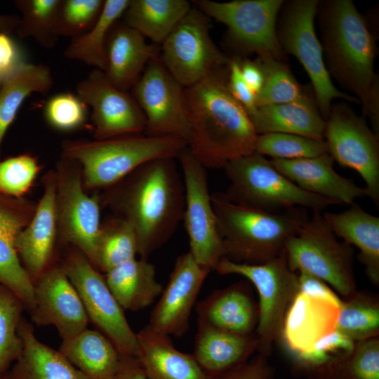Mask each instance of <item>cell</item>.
I'll list each match as a JSON object with an SVG mask.
<instances>
[{"label":"cell","instance_id":"1","mask_svg":"<svg viewBox=\"0 0 379 379\" xmlns=\"http://www.w3.org/2000/svg\"><path fill=\"white\" fill-rule=\"evenodd\" d=\"M177 159L147 161L105 189L100 201L133 227L138 254L147 260L175 233L182 221L185 194Z\"/></svg>","mask_w":379,"mask_h":379},{"label":"cell","instance_id":"2","mask_svg":"<svg viewBox=\"0 0 379 379\" xmlns=\"http://www.w3.org/2000/svg\"><path fill=\"white\" fill-rule=\"evenodd\" d=\"M228 65L185 88L190 123L187 147L206 168L255 152L258 134L228 88Z\"/></svg>","mask_w":379,"mask_h":379},{"label":"cell","instance_id":"3","mask_svg":"<svg viewBox=\"0 0 379 379\" xmlns=\"http://www.w3.org/2000/svg\"><path fill=\"white\" fill-rule=\"evenodd\" d=\"M323 54L330 76L354 94L363 117L379 109V81L374 72L375 39L351 0L320 1L317 13Z\"/></svg>","mask_w":379,"mask_h":379},{"label":"cell","instance_id":"4","mask_svg":"<svg viewBox=\"0 0 379 379\" xmlns=\"http://www.w3.org/2000/svg\"><path fill=\"white\" fill-rule=\"evenodd\" d=\"M211 199L224 258L237 263L258 265L279 256L287 239L310 218L303 207L270 213L234 204L222 192Z\"/></svg>","mask_w":379,"mask_h":379},{"label":"cell","instance_id":"5","mask_svg":"<svg viewBox=\"0 0 379 379\" xmlns=\"http://www.w3.org/2000/svg\"><path fill=\"white\" fill-rule=\"evenodd\" d=\"M187 147V142L176 136L134 134L105 140H66L62 157L81 166L84 187L107 189L147 161L177 159Z\"/></svg>","mask_w":379,"mask_h":379},{"label":"cell","instance_id":"6","mask_svg":"<svg viewBox=\"0 0 379 379\" xmlns=\"http://www.w3.org/2000/svg\"><path fill=\"white\" fill-rule=\"evenodd\" d=\"M222 169L230 185L225 197L230 201L261 211L279 213L293 207L322 211L336 202L307 192L279 172L255 152L229 161Z\"/></svg>","mask_w":379,"mask_h":379},{"label":"cell","instance_id":"7","mask_svg":"<svg viewBox=\"0 0 379 379\" xmlns=\"http://www.w3.org/2000/svg\"><path fill=\"white\" fill-rule=\"evenodd\" d=\"M284 253L293 272L324 281L345 298L357 291L354 250L337 239L321 211H313L312 217L287 239Z\"/></svg>","mask_w":379,"mask_h":379},{"label":"cell","instance_id":"8","mask_svg":"<svg viewBox=\"0 0 379 379\" xmlns=\"http://www.w3.org/2000/svg\"><path fill=\"white\" fill-rule=\"evenodd\" d=\"M319 2V0L284 1L277 24V36L284 53L295 56L306 71L319 111L326 121L333 99L359 101L354 96L338 90L327 70L321 44L314 29V18Z\"/></svg>","mask_w":379,"mask_h":379},{"label":"cell","instance_id":"9","mask_svg":"<svg viewBox=\"0 0 379 379\" xmlns=\"http://www.w3.org/2000/svg\"><path fill=\"white\" fill-rule=\"evenodd\" d=\"M215 270L222 275H240L255 286L259 298L255 331L257 353L267 357L279 340L286 310L298 293V273L289 268L284 252L258 265L237 263L223 258Z\"/></svg>","mask_w":379,"mask_h":379},{"label":"cell","instance_id":"10","mask_svg":"<svg viewBox=\"0 0 379 379\" xmlns=\"http://www.w3.org/2000/svg\"><path fill=\"white\" fill-rule=\"evenodd\" d=\"M197 8L227 27V39L234 48L258 56H272L285 61L277 36L278 14L284 0H234L194 1Z\"/></svg>","mask_w":379,"mask_h":379},{"label":"cell","instance_id":"11","mask_svg":"<svg viewBox=\"0 0 379 379\" xmlns=\"http://www.w3.org/2000/svg\"><path fill=\"white\" fill-rule=\"evenodd\" d=\"M208 17L192 8L161 44L159 58L185 88L229 65L230 58L213 42Z\"/></svg>","mask_w":379,"mask_h":379},{"label":"cell","instance_id":"12","mask_svg":"<svg viewBox=\"0 0 379 379\" xmlns=\"http://www.w3.org/2000/svg\"><path fill=\"white\" fill-rule=\"evenodd\" d=\"M77 291L91 321L120 353L136 357V333L102 275L78 249L72 247L60 264Z\"/></svg>","mask_w":379,"mask_h":379},{"label":"cell","instance_id":"13","mask_svg":"<svg viewBox=\"0 0 379 379\" xmlns=\"http://www.w3.org/2000/svg\"><path fill=\"white\" fill-rule=\"evenodd\" d=\"M324 138L328 153L340 166L364 180L367 196L379 206V135L345 102L332 105Z\"/></svg>","mask_w":379,"mask_h":379},{"label":"cell","instance_id":"14","mask_svg":"<svg viewBox=\"0 0 379 379\" xmlns=\"http://www.w3.org/2000/svg\"><path fill=\"white\" fill-rule=\"evenodd\" d=\"M62 158L55 171L58 232L62 241L81 251L95 267L100 222V199L83 187L81 168Z\"/></svg>","mask_w":379,"mask_h":379},{"label":"cell","instance_id":"15","mask_svg":"<svg viewBox=\"0 0 379 379\" xmlns=\"http://www.w3.org/2000/svg\"><path fill=\"white\" fill-rule=\"evenodd\" d=\"M177 159L185 187L182 221L189 238V252L197 263L211 272L224 258L225 251L211 204L206 168L187 147Z\"/></svg>","mask_w":379,"mask_h":379},{"label":"cell","instance_id":"16","mask_svg":"<svg viewBox=\"0 0 379 379\" xmlns=\"http://www.w3.org/2000/svg\"><path fill=\"white\" fill-rule=\"evenodd\" d=\"M131 91L146 119L145 135H172L187 141L190 123L185 88L168 72L159 56L148 62Z\"/></svg>","mask_w":379,"mask_h":379},{"label":"cell","instance_id":"17","mask_svg":"<svg viewBox=\"0 0 379 379\" xmlns=\"http://www.w3.org/2000/svg\"><path fill=\"white\" fill-rule=\"evenodd\" d=\"M76 92L92 109L95 140L145 133L146 119L136 100L113 86L102 70H93L78 83Z\"/></svg>","mask_w":379,"mask_h":379},{"label":"cell","instance_id":"18","mask_svg":"<svg viewBox=\"0 0 379 379\" xmlns=\"http://www.w3.org/2000/svg\"><path fill=\"white\" fill-rule=\"evenodd\" d=\"M32 321L54 326L62 340L87 328L89 321L81 298L61 265L50 266L34 282Z\"/></svg>","mask_w":379,"mask_h":379},{"label":"cell","instance_id":"19","mask_svg":"<svg viewBox=\"0 0 379 379\" xmlns=\"http://www.w3.org/2000/svg\"><path fill=\"white\" fill-rule=\"evenodd\" d=\"M209 273L189 251L180 255L151 313L148 325L168 336L184 335L189 328L192 310Z\"/></svg>","mask_w":379,"mask_h":379},{"label":"cell","instance_id":"20","mask_svg":"<svg viewBox=\"0 0 379 379\" xmlns=\"http://www.w3.org/2000/svg\"><path fill=\"white\" fill-rule=\"evenodd\" d=\"M43 183V194L34 215L14 241L22 264L33 282L51 266L58 233L55 171H48Z\"/></svg>","mask_w":379,"mask_h":379},{"label":"cell","instance_id":"21","mask_svg":"<svg viewBox=\"0 0 379 379\" xmlns=\"http://www.w3.org/2000/svg\"><path fill=\"white\" fill-rule=\"evenodd\" d=\"M340 307L298 291L286 310L278 340L289 358L310 350L335 331Z\"/></svg>","mask_w":379,"mask_h":379},{"label":"cell","instance_id":"22","mask_svg":"<svg viewBox=\"0 0 379 379\" xmlns=\"http://www.w3.org/2000/svg\"><path fill=\"white\" fill-rule=\"evenodd\" d=\"M273 166L302 190L326 198L338 204L351 205L355 199L367 196L365 187L339 175L333 168L329 153L297 159L270 160Z\"/></svg>","mask_w":379,"mask_h":379},{"label":"cell","instance_id":"23","mask_svg":"<svg viewBox=\"0 0 379 379\" xmlns=\"http://www.w3.org/2000/svg\"><path fill=\"white\" fill-rule=\"evenodd\" d=\"M159 56V50L149 44L138 31L124 22L112 27L105 43L107 81L116 88L128 92L138 81L148 62Z\"/></svg>","mask_w":379,"mask_h":379},{"label":"cell","instance_id":"24","mask_svg":"<svg viewBox=\"0 0 379 379\" xmlns=\"http://www.w3.org/2000/svg\"><path fill=\"white\" fill-rule=\"evenodd\" d=\"M135 357L147 379H215L192 354L175 348L170 336L147 324L136 333Z\"/></svg>","mask_w":379,"mask_h":379},{"label":"cell","instance_id":"25","mask_svg":"<svg viewBox=\"0 0 379 379\" xmlns=\"http://www.w3.org/2000/svg\"><path fill=\"white\" fill-rule=\"evenodd\" d=\"M257 350L255 333H234L198 320L192 354L210 376L215 378L245 364Z\"/></svg>","mask_w":379,"mask_h":379},{"label":"cell","instance_id":"26","mask_svg":"<svg viewBox=\"0 0 379 379\" xmlns=\"http://www.w3.org/2000/svg\"><path fill=\"white\" fill-rule=\"evenodd\" d=\"M196 312L198 320L234 333L253 334L257 326L258 304L243 282L215 291L197 303Z\"/></svg>","mask_w":379,"mask_h":379},{"label":"cell","instance_id":"27","mask_svg":"<svg viewBox=\"0 0 379 379\" xmlns=\"http://www.w3.org/2000/svg\"><path fill=\"white\" fill-rule=\"evenodd\" d=\"M249 117L258 135L285 133L324 140L326 121L308 91L289 102L258 107Z\"/></svg>","mask_w":379,"mask_h":379},{"label":"cell","instance_id":"28","mask_svg":"<svg viewBox=\"0 0 379 379\" xmlns=\"http://www.w3.org/2000/svg\"><path fill=\"white\" fill-rule=\"evenodd\" d=\"M322 215L336 237L359 249L358 258L369 281L378 286L379 218L355 203L342 212H324Z\"/></svg>","mask_w":379,"mask_h":379},{"label":"cell","instance_id":"29","mask_svg":"<svg viewBox=\"0 0 379 379\" xmlns=\"http://www.w3.org/2000/svg\"><path fill=\"white\" fill-rule=\"evenodd\" d=\"M23 349L11 368L18 379H91L59 350L41 343L23 317L19 326Z\"/></svg>","mask_w":379,"mask_h":379},{"label":"cell","instance_id":"30","mask_svg":"<svg viewBox=\"0 0 379 379\" xmlns=\"http://www.w3.org/2000/svg\"><path fill=\"white\" fill-rule=\"evenodd\" d=\"M112 295L125 310L138 311L151 305L164 286L156 278L155 267L147 260H130L105 273Z\"/></svg>","mask_w":379,"mask_h":379},{"label":"cell","instance_id":"31","mask_svg":"<svg viewBox=\"0 0 379 379\" xmlns=\"http://www.w3.org/2000/svg\"><path fill=\"white\" fill-rule=\"evenodd\" d=\"M59 351L91 379L116 376L119 352L100 331L86 328L74 337L62 340Z\"/></svg>","mask_w":379,"mask_h":379},{"label":"cell","instance_id":"32","mask_svg":"<svg viewBox=\"0 0 379 379\" xmlns=\"http://www.w3.org/2000/svg\"><path fill=\"white\" fill-rule=\"evenodd\" d=\"M191 8L186 0H130L124 22L161 45Z\"/></svg>","mask_w":379,"mask_h":379},{"label":"cell","instance_id":"33","mask_svg":"<svg viewBox=\"0 0 379 379\" xmlns=\"http://www.w3.org/2000/svg\"><path fill=\"white\" fill-rule=\"evenodd\" d=\"M49 67L25 62L8 75L0 87V155L5 134L25 99L33 93H44L53 85Z\"/></svg>","mask_w":379,"mask_h":379},{"label":"cell","instance_id":"34","mask_svg":"<svg viewBox=\"0 0 379 379\" xmlns=\"http://www.w3.org/2000/svg\"><path fill=\"white\" fill-rule=\"evenodd\" d=\"M130 0H105L102 10L93 27L71 39L64 55L103 71L106 65L105 43L112 27L124 15Z\"/></svg>","mask_w":379,"mask_h":379},{"label":"cell","instance_id":"35","mask_svg":"<svg viewBox=\"0 0 379 379\" xmlns=\"http://www.w3.org/2000/svg\"><path fill=\"white\" fill-rule=\"evenodd\" d=\"M138 251L137 238L133 227L126 220L114 215L101 223L95 267L105 274L135 258Z\"/></svg>","mask_w":379,"mask_h":379},{"label":"cell","instance_id":"36","mask_svg":"<svg viewBox=\"0 0 379 379\" xmlns=\"http://www.w3.org/2000/svg\"><path fill=\"white\" fill-rule=\"evenodd\" d=\"M354 344L335 329L310 350L291 358L293 368L310 379H329L334 367L352 351Z\"/></svg>","mask_w":379,"mask_h":379},{"label":"cell","instance_id":"37","mask_svg":"<svg viewBox=\"0 0 379 379\" xmlns=\"http://www.w3.org/2000/svg\"><path fill=\"white\" fill-rule=\"evenodd\" d=\"M336 330L354 342L379 337V300L371 293L356 291L343 300Z\"/></svg>","mask_w":379,"mask_h":379},{"label":"cell","instance_id":"38","mask_svg":"<svg viewBox=\"0 0 379 379\" xmlns=\"http://www.w3.org/2000/svg\"><path fill=\"white\" fill-rule=\"evenodd\" d=\"M61 0H17L21 13L15 32L20 38H33L45 48H53L58 39L55 22Z\"/></svg>","mask_w":379,"mask_h":379},{"label":"cell","instance_id":"39","mask_svg":"<svg viewBox=\"0 0 379 379\" xmlns=\"http://www.w3.org/2000/svg\"><path fill=\"white\" fill-rule=\"evenodd\" d=\"M255 60L264 74L262 87L255 95L257 107L289 102L306 93L285 61L269 55L258 56Z\"/></svg>","mask_w":379,"mask_h":379},{"label":"cell","instance_id":"40","mask_svg":"<svg viewBox=\"0 0 379 379\" xmlns=\"http://www.w3.org/2000/svg\"><path fill=\"white\" fill-rule=\"evenodd\" d=\"M25 310L22 301L0 284V374L9 370L22 351L18 326Z\"/></svg>","mask_w":379,"mask_h":379},{"label":"cell","instance_id":"41","mask_svg":"<svg viewBox=\"0 0 379 379\" xmlns=\"http://www.w3.org/2000/svg\"><path fill=\"white\" fill-rule=\"evenodd\" d=\"M255 152L277 159L310 158L328 153L325 140L285 133L258 135Z\"/></svg>","mask_w":379,"mask_h":379},{"label":"cell","instance_id":"42","mask_svg":"<svg viewBox=\"0 0 379 379\" xmlns=\"http://www.w3.org/2000/svg\"><path fill=\"white\" fill-rule=\"evenodd\" d=\"M14 241L0 237V284L13 292L30 313L34 306V282L20 262Z\"/></svg>","mask_w":379,"mask_h":379},{"label":"cell","instance_id":"43","mask_svg":"<svg viewBox=\"0 0 379 379\" xmlns=\"http://www.w3.org/2000/svg\"><path fill=\"white\" fill-rule=\"evenodd\" d=\"M103 0H61L58 7L55 33L74 39L88 31L102 10Z\"/></svg>","mask_w":379,"mask_h":379},{"label":"cell","instance_id":"44","mask_svg":"<svg viewBox=\"0 0 379 379\" xmlns=\"http://www.w3.org/2000/svg\"><path fill=\"white\" fill-rule=\"evenodd\" d=\"M329 379H379V337L355 342L337 364Z\"/></svg>","mask_w":379,"mask_h":379},{"label":"cell","instance_id":"45","mask_svg":"<svg viewBox=\"0 0 379 379\" xmlns=\"http://www.w3.org/2000/svg\"><path fill=\"white\" fill-rule=\"evenodd\" d=\"M39 170L36 159L27 154L0 161V193L16 199L24 198Z\"/></svg>","mask_w":379,"mask_h":379},{"label":"cell","instance_id":"46","mask_svg":"<svg viewBox=\"0 0 379 379\" xmlns=\"http://www.w3.org/2000/svg\"><path fill=\"white\" fill-rule=\"evenodd\" d=\"M87 107L77 94L58 93L47 101L44 108L45 118L56 130L74 131L86 121Z\"/></svg>","mask_w":379,"mask_h":379},{"label":"cell","instance_id":"47","mask_svg":"<svg viewBox=\"0 0 379 379\" xmlns=\"http://www.w3.org/2000/svg\"><path fill=\"white\" fill-rule=\"evenodd\" d=\"M36 206L32 201L0 193V237L15 239L31 220Z\"/></svg>","mask_w":379,"mask_h":379},{"label":"cell","instance_id":"48","mask_svg":"<svg viewBox=\"0 0 379 379\" xmlns=\"http://www.w3.org/2000/svg\"><path fill=\"white\" fill-rule=\"evenodd\" d=\"M228 88L236 100L239 102L250 117L258 107L255 95L245 82L241 72L239 56L230 58L228 65Z\"/></svg>","mask_w":379,"mask_h":379},{"label":"cell","instance_id":"49","mask_svg":"<svg viewBox=\"0 0 379 379\" xmlns=\"http://www.w3.org/2000/svg\"><path fill=\"white\" fill-rule=\"evenodd\" d=\"M274 373L267 357L257 354L245 364L215 379H273Z\"/></svg>","mask_w":379,"mask_h":379},{"label":"cell","instance_id":"50","mask_svg":"<svg viewBox=\"0 0 379 379\" xmlns=\"http://www.w3.org/2000/svg\"><path fill=\"white\" fill-rule=\"evenodd\" d=\"M25 62L19 47L9 34L0 33V75L8 77Z\"/></svg>","mask_w":379,"mask_h":379},{"label":"cell","instance_id":"51","mask_svg":"<svg viewBox=\"0 0 379 379\" xmlns=\"http://www.w3.org/2000/svg\"><path fill=\"white\" fill-rule=\"evenodd\" d=\"M298 274L299 292L307 295L330 300L342 306V300L337 293L324 281L305 272Z\"/></svg>","mask_w":379,"mask_h":379},{"label":"cell","instance_id":"52","mask_svg":"<svg viewBox=\"0 0 379 379\" xmlns=\"http://www.w3.org/2000/svg\"><path fill=\"white\" fill-rule=\"evenodd\" d=\"M239 63L242 77L253 93L256 95L261 90L264 83V74L255 60L248 58H241L239 56Z\"/></svg>","mask_w":379,"mask_h":379},{"label":"cell","instance_id":"53","mask_svg":"<svg viewBox=\"0 0 379 379\" xmlns=\"http://www.w3.org/2000/svg\"><path fill=\"white\" fill-rule=\"evenodd\" d=\"M117 379H147L137 359L119 352Z\"/></svg>","mask_w":379,"mask_h":379},{"label":"cell","instance_id":"54","mask_svg":"<svg viewBox=\"0 0 379 379\" xmlns=\"http://www.w3.org/2000/svg\"><path fill=\"white\" fill-rule=\"evenodd\" d=\"M19 21V15L0 14V33L9 34L13 31H15Z\"/></svg>","mask_w":379,"mask_h":379},{"label":"cell","instance_id":"55","mask_svg":"<svg viewBox=\"0 0 379 379\" xmlns=\"http://www.w3.org/2000/svg\"><path fill=\"white\" fill-rule=\"evenodd\" d=\"M0 379H18L11 370H8L0 374Z\"/></svg>","mask_w":379,"mask_h":379},{"label":"cell","instance_id":"56","mask_svg":"<svg viewBox=\"0 0 379 379\" xmlns=\"http://www.w3.org/2000/svg\"><path fill=\"white\" fill-rule=\"evenodd\" d=\"M6 77H2V76L0 75V87H1V86L2 85V84H3L4 81V79H5Z\"/></svg>","mask_w":379,"mask_h":379},{"label":"cell","instance_id":"57","mask_svg":"<svg viewBox=\"0 0 379 379\" xmlns=\"http://www.w3.org/2000/svg\"><path fill=\"white\" fill-rule=\"evenodd\" d=\"M110 379H117V378H116V376H115V377L112 378H110Z\"/></svg>","mask_w":379,"mask_h":379}]
</instances>
